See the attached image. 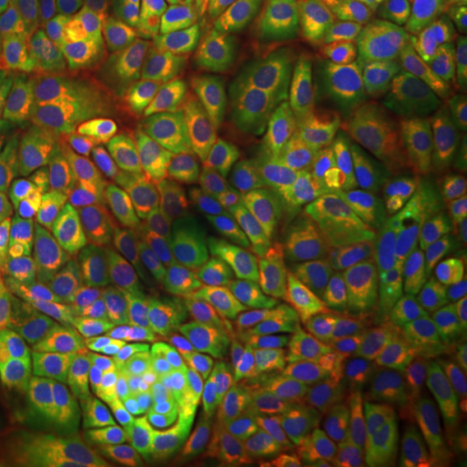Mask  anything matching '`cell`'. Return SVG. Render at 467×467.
<instances>
[{"instance_id":"1","label":"cell","mask_w":467,"mask_h":467,"mask_svg":"<svg viewBox=\"0 0 467 467\" xmlns=\"http://www.w3.org/2000/svg\"><path fill=\"white\" fill-rule=\"evenodd\" d=\"M99 247L101 312L198 306L333 312L327 278L281 239L184 223H107Z\"/></svg>"},{"instance_id":"2","label":"cell","mask_w":467,"mask_h":467,"mask_svg":"<svg viewBox=\"0 0 467 467\" xmlns=\"http://www.w3.org/2000/svg\"><path fill=\"white\" fill-rule=\"evenodd\" d=\"M335 327L333 312L242 306L101 312L88 358L101 374L138 387L180 413L226 395L234 377L257 361L327 346Z\"/></svg>"},{"instance_id":"3","label":"cell","mask_w":467,"mask_h":467,"mask_svg":"<svg viewBox=\"0 0 467 467\" xmlns=\"http://www.w3.org/2000/svg\"><path fill=\"white\" fill-rule=\"evenodd\" d=\"M451 140L441 119L410 115L368 149L340 156L312 198L322 247L358 281L423 234L439 159Z\"/></svg>"},{"instance_id":"4","label":"cell","mask_w":467,"mask_h":467,"mask_svg":"<svg viewBox=\"0 0 467 467\" xmlns=\"http://www.w3.org/2000/svg\"><path fill=\"white\" fill-rule=\"evenodd\" d=\"M88 161L104 190L107 223H184L201 187L182 146L150 119L135 91L115 86L86 117Z\"/></svg>"},{"instance_id":"5","label":"cell","mask_w":467,"mask_h":467,"mask_svg":"<svg viewBox=\"0 0 467 467\" xmlns=\"http://www.w3.org/2000/svg\"><path fill=\"white\" fill-rule=\"evenodd\" d=\"M184 156L202 201L221 213L257 211L296 198L319 174L315 122L301 115H260L192 133Z\"/></svg>"},{"instance_id":"6","label":"cell","mask_w":467,"mask_h":467,"mask_svg":"<svg viewBox=\"0 0 467 467\" xmlns=\"http://www.w3.org/2000/svg\"><path fill=\"white\" fill-rule=\"evenodd\" d=\"M101 317L99 247L73 221L42 232L32 273L18 299L8 348L39 367H67L88 358Z\"/></svg>"},{"instance_id":"7","label":"cell","mask_w":467,"mask_h":467,"mask_svg":"<svg viewBox=\"0 0 467 467\" xmlns=\"http://www.w3.org/2000/svg\"><path fill=\"white\" fill-rule=\"evenodd\" d=\"M86 117L60 104H29L5 115L0 211L99 216L104 190L88 161Z\"/></svg>"},{"instance_id":"8","label":"cell","mask_w":467,"mask_h":467,"mask_svg":"<svg viewBox=\"0 0 467 467\" xmlns=\"http://www.w3.org/2000/svg\"><path fill=\"white\" fill-rule=\"evenodd\" d=\"M174 441L171 408L99 371L57 420L55 467H159Z\"/></svg>"},{"instance_id":"9","label":"cell","mask_w":467,"mask_h":467,"mask_svg":"<svg viewBox=\"0 0 467 467\" xmlns=\"http://www.w3.org/2000/svg\"><path fill=\"white\" fill-rule=\"evenodd\" d=\"M306 99L319 140L335 156L379 143L413 115L405 86L343 50H327L309 70Z\"/></svg>"},{"instance_id":"10","label":"cell","mask_w":467,"mask_h":467,"mask_svg":"<svg viewBox=\"0 0 467 467\" xmlns=\"http://www.w3.org/2000/svg\"><path fill=\"white\" fill-rule=\"evenodd\" d=\"M374 281V301L389 330L420 346L465 291L467 244L423 236L395 252Z\"/></svg>"},{"instance_id":"11","label":"cell","mask_w":467,"mask_h":467,"mask_svg":"<svg viewBox=\"0 0 467 467\" xmlns=\"http://www.w3.org/2000/svg\"><path fill=\"white\" fill-rule=\"evenodd\" d=\"M350 392L353 379L346 364L309 350L270 356L242 368L229 384L234 400L265 408L296 431L322 429L346 408Z\"/></svg>"},{"instance_id":"12","label":"cell","mask_w":467,"mask_h":467,"mask_svg":"<svg viewBox=\"0 0 467 467\" xmlns=\"http://www.w3.org/2000/svg\"><path fill=\"white\" fill-rule=\"evenodd\" d=\"M29 104H60L88 112L76 70L36 0H32L21 26L0 45L3 115Z\"/></svg>"},{"instance_id":"13","label":"cell","mask_w":467,"mask_h":467,"mask_svg":"<svg viewBox=\"0 0 467 467\" xmlns=\"http://www.w3.org/2000/svg\"><path fill=\"white\" fill-rule=\"evenodd\" d=\"M418 63L405 84L413 109L460 115L467 107V0H420Z\"/></svg>"},{"instance_id":"14","label":"cell","mask_w":467,"mask_h":467,"mask_svg":"<svg viewBox=\"0 0 467 467\" xmlns=\"http://www.w3.org/2000/svg\"><path fill=\"white\" fill-rule=\"evenodd\" d=\"M78 78L81 99L94 104L117 84V0H36Z\"/></svg>"},{"instance_id":"15","label":"cell","mask_w":467,"mask_h":467,"mask_svg":"<svg viewBox=\"0 0 467 467\" xmlns=\"http://www.w3.org/2000/svg\"><path fill=\"white\" fill-rule=\"evenodd\" d=\"M322 447L333 467H416L410 436L389 405H346L322 426Z\"/></svg>"},{"instance_id":"16","label":"cell","mask_w":467,"mask_h":467,"mask_svg":"<svg viewBox=\"0 0 467 467\" xmlns=\"http://www.w3.org/2000/svg\"><path fill=\"white\" fill-rule=\"evenodd\" d=\"M216 47H201L190 42H171L149 57L135 73V99L143 112L171 135L180 146L192 135L190 94L195 76L213 57Z\"/></svg>"},{"instance_id":"17","label":"cell","mask_w":467,"mask_h":467,"mask_svg":"<svg viewBox=\"0 0 467 467\" xmlns=\"http://www.w3.org/2000/svg\"><path fill=\"white\" fill-rule=\"evenodd\" d=\"M250 73L252 84L265 101L267 115H301L306 112L309 70L296 50L273 34L260 21L247 24L221 47Z\"/></svg>"},{"instance_id":"18","label":"cell","mask_w":467,"mask_h":467,"mask_svg":"<svg viewBox=\"0 0 467 467\" xmlns=\"http://www.w3.org/2000/svg\"><path fill=\"white\" fill-rule=\"evenodd\" d=\"M343 32L356 57L398 84L410 81L418 63L420 16L377 0H350Z\"/></svg>"},{"instance_id":"19","label":"cell","mask_w":467,"mask_h":467,"mask_svg":"<svg viewBox=\"0 0 467 467\" xmlns=\"http://www.w3.org/2000/svg\"><path fill=\"white\" fill-rule=\"evenodd\" d=\"M187 413L201 418L202 434L213 441L216 450L244 467H267L278 447L296 434V429L284 418L250 402L234 400L232 395H218L198 408H190Z\"/></svg>"},{"instance_id":"20","label":"cell","mask_w":467,"mask_h":467,"mask_svg":"<svg viewBox=\"0 0 467 467\" xmlns=\"http://www.w3.org/2000/svg\"><path fill=\"white\" fill-rule=\"evenodd\" d=\"M267 115L265 101L252 84L250 73L226 50H216L195 76L190 94L192 133L229 128L252 117Z\"/></svg>"},{"instance_id":"21","label":"cell","mask_w":467,"mask_h":467,"mask_svg":"<svg viewBox=\"0 0 467 467\" xmlns=\"http://www.w3.org/2000/svg\"><path fill=\"white\" fill-rule=\"evenodd\" d=\"M416 467H467V423L426 387H413L402 405Z\"/></svg>"},{"instance_id":"22","label":"cell","mask_w":467,"mask_h":467,"mask_svg":"<svg viewBox=\"0 0 467 467\" xmlns=\"http://www.w3.org/2000/svg\"><path fill=\"white\" fill-rule=\"evenodd\" d=\"M423 236L467 244V143L462 138L450 140L439 159L423 213Z\"/></svg>"},{"instance_id":"23","label":"cell","mask_w":467,"mask_h":467,"mask_svg":"<svg viewBox=\"0 0 467 467\" xmlns=\"http://www.w3.org/2000/svg\"><path fill=\"white\" fill-rule=\"evenodd\" d=\"M250 18L285 39L306 70L317 66L327 52L330 0H252Z\"/></svg>"},{"instance_id":"24","label":"cell","mask_w":467,"mask_h":467,"mask_svg":"<svg viewBox=\"0 0 467 467\" xmlns=\"http://www.w3.org/2000/svg\"><path fill=\"white\" fill-rule=\"evenodd\" d=\"M169 0H117V81H130L164 47Z\"/></svg>"},{"instance_id":"25","label":"cell","mask_w":467,"mask_h":467,"mask_svg":"<svg viewBox=\"0 0 467 467\" xmlns=\"http://www.w3.org/2000/svg\"><path fill=\"white\" fill-rule=\"evenodd\" d=\"M252 0H169V32L180 42L216 47L247 18Z\"/></svg>"},{"instance_id":"26","label":"cell","mask_w":467,"mask_h":467,"mask_svg":"<svg viewBox=\"0 0 467 467\" xmlns=\"http://www.w3.org/2000/svg\"><path fill=\"white\" fill-rule=\"evenodd\" d=\"M39 239H42L39 221H29L24 226V232L18 234L16 244H14L5 265L0 270V353L5 350L8 340H11L18 299H21V291H24L26 278L32 273L34 257L39 250Z\"/></svg>"},{"instance_id":"27","label":"cell","mask_w":467,"mask_h":467,"mask_svg":"<svg viewBox=\"0 0 467 467\" xmlns=\"http://www.w3.org/2000/svg\"><path fill=\"white\" fill-rule=\"evenodd\" d=\"M57 408L42 402L18 429L11 450H5L0 467H55V439H57Z\"/></svg>"},{"instance_id":"28","label":"cell","mask_w":467,"mask_h":467,"mask_svg":"<svg viewBox=\"0 0 467 467\" xmlns=\"http://www.w3.org/2000/svg\"><path fill=\"white\" fill-rule=\"evenodd\" d=\"M447 410L467 423V340L439 350L423 384Z\"/></svg>"},{"instance_id":"29","label":"cell","mask_w":467,"mask_h":467,"mask_svg":"<svg viewBox=\"0 0 467 467\" xmlns=\"http://www.w3.org/2000/svg\"><path fill=\"white\" fill-rule=\"evenodd\" d=\"M177 429H180V444L184 454L190 457L192 467H244L229 460L223 451H218L213 441L195 426L192 418H180L177 413Z\"/></svg>"},{"instance_id":"30","label":"cell","mask_w":467,"mask_h":467,"mask_svg":"<svg viewBox=\"0 0 467 467\" xmlns=\"http://www.w3.org/2000/svg\"><path fill=\"white\" fill-rule=\"evenodd\" d=\"M278 467H333L330 460L304 436H288L275 451Z\"/></svg>"},{"instance_id":"31","label":"cell","mask_w":467,"mask_h":467,"mask_svg":"<svg viewBox=\"0 0 467 467\" xmlns=\"http://www.w3.org/2000/svg\"><path fill=\"white\" fill-rule=\"evenodd\" d=\"M462 340H467V285L462 296L451 306L450 315L439 322V327L431 335V346L436 350H441L450 348L454 343H462Z\"/></svg>"},{"instance_id":"32","label":"cell","mask_w":467,"mask_h":467,"mask_svg":"<svg viewBox=\"0 0 467 467\" xmlns=\"http://www.w3.org/2000/svg\"><path fill=\"white\" fill-rule=\"evenodd\" d=\"M11 389H14V368L0 367V460L5 454L16 423V402L11 398Z\"/></svg>"},{"instance_id":"33","label":"cell","mask_w":467,"mask_h":467,"mask_svg":"<svg viewBox=\"0 0 467 467\" xmlns=\"http://www.w3.org/2000/svg\"><path fill=\"white\" fill-rule=\"evenodd\" d=\"M32 221L29 213H21V211H0V270L5 265L8 254L14 250L16 244L18 234L24 232V226Z\"/></svg>"},{"instance_id":"34","label":"cell","mask_w":467,"mask_h":467,"mask_svg":"<svg viewBox=\"0 0 467 467\" xmlns=\"http://www.w3.org/2000/svg\"><path fill=\"white\" fill-rule=\"evenodd\" d=\"M32 0H0V45L16 32L29 14Z\"/></svg>"},{"instance_id":"35","label":"cell","mask_w":467,"mask_h":467,"mask_svg":"<svg viewBox=\"0 0 467 467\" xmlns=\"http://www.w3.org/2000/svg\"><path fill=\"white\" fill-rule=\"evenodd\" d=\"M159 467H192L190 457L184 454L182 444H180V429H177V441L171 444V450L164 454V460L159 462Z\"/></svg>"},{"instance_id":"36","label":"cell","mask_w":467,"mask_h":467,"mask_svg":"<svg viewBox=\"0 0 467 467\" xmlns=\"http://www.w3.org/2000/svg\"><path fill=\"white\" fill-rule=\"evenodd\" d=\"M377 3L389 5V8H398V11H405V14L420 16V0H377Z\"/></svg>"},{"instance_id":"37","label":"cell","mask_w":467,"mask_h":467,"mask_svg":"<svg viewBox=\"0 0 467 467\" xmlns=\"http://www.w3.org/2000/svg\"><path fill=\"white\" fill-rule=\"evenodd\" d=\"M3 153H5V115L0 107V164H3Z\"/></svg>"},{"instance_id":"38","label":"cell","mask_w":467,"mask_h":467,"mask_svg":"<svg viewBox=\"0 0 467 467\" xmlns=\"http://www.w3.org/2000/svg\"><path fill=\"white\" fill-rule=\"evenodd\" d=\"M457 117H460V128H457V130H460V138L467 143V107Z\"/></svg>"}]
</instances>
